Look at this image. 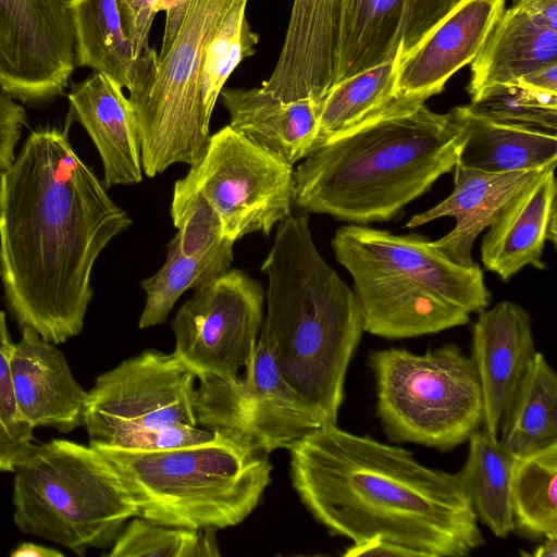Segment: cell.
I'll use <instances>...</instances> for the list:
<instances>
[{"instance_id":"1","label":"cell","mask_w":557,"mask_h":557,"mask_svg":"<svg viewBox=\"0 0 557 557\" xmlns=\"http://www.w3.org/2000/svg\"><path fill=\"white\" fill-rule=\"evenodd\" d=\"M131 225L73 148L69 127L32 131L0 172V280L20 327L53 345L77 336L96 260Z\"/></svg>"},{"instance_id":"2","label":"cell","mask_w":557,"mask_h":557,"mask_svg":"<svg viewBox=\"0 0 557 557\" xmlns=\"http://www.w3.org/2000/svg\"><path fill=\"white\" fill-rule=\"evenodd\" d=\"M288 450L295 492L333 536L391 543L411 557H465L485 544L459 471L330 422Z\"/></svg>"},{"instance_id":"3","label":"cell","mask_w":557,"mask_h":557,"mask_svg":"<svg viewBox=\"0 0 557 557\" xmlns=\"http://www.w3.org/2000/svg\"><path fill=\"white\" fill-rule=\"evenodd\" d=\"M425 97H399L306 156L293 172V205L348 224L394 219L454 170L466 133Z\"/></svg>"},{"instance_id":"4","label":"cell","mask_w":557,"mask_h":557,"mask_svg":"<svg viewBox=\"0 0 557 557\" xmlns=\"http://www.w3.org/2000/svg\"><path fill=\"white\" fill-rule=\"evenodd\" d=\"M260 269L268 287L259 336L288 386L337 423L346 373L364 332L355 292L320 255L306 213L276 225Z\"/></svg>"},{"instance_id":"5","label":"cell","mask_w":557,"mask_h":557,"mask_svg":"<svg viewBox=\"0 0 557 557\" xmlns=\"http://www.w3.org/2000/svg\"><path fill=\"white\" fill-rule=\"evenodd\" d=\"M335 260L350 274L363 330L412 338L466 325L492 295L482 269L460 265L417 234L346 224L335 232Z\"/></svg>"},{"instance_id":"6","label":"cell","mask_w":557,"mask_h":557,"mask_svg":"<svg viewBox=\"0 0 557 557\" xmlns=\"http://www.w3.org/2000/svg\"><path fill=\"white\" fill-rule=\"evenodd\" d=\"M111 465L136 516L177 528L219 530L243 522L271 482L269 454L230 430L211 441L166 450L89 444Z\"/></svg>"},{"instance_id":"7","label":"cell","mask_w":557,"mask_h":557,"mask_svg":"<svg viewBox=\"0 0 557 557\" xmlns=\"http://www.w3.org/2000/svg\"><path fill=\"white\" fill-rule=\"evenodd\" d=\"M14 523L84 556L111 547L136 508L111 465L90 445L32 444L14 467Z\"/></svg>"},{"instance_id":"8","label":"cell","mask_w":557,"mask_h":557,"mask_svg":"<svg viewBox=\"0 0 557 557\" xmlns=\"http://www.w3.org/2000/svg\"><path fill=\"white\" fill-rule=\"evenodd\" d=\"M376 416L388 440L441 451L468 442L482 426L483 399L471 356L456 344L414 354L372 350Z\"/></svg>"},{"instance_id":"9","label":"cell","mask_w":557,"mask_h":557,"mask_svg":"<svg viewBox=\"0 0 557 557\" xmlns=\"http://www.w3.org/2000/svg\"><path fill=\"white\" fill-rule=\"evenodd\" d=\"M235 0H191L183 24L148 90L129 102L148 177L175 163L197 165L210 138L200 97L206 48Z\"/></svg>"},{"instance_id":"10","label":"cell","mask_w":557,"mask_h":557,"mask_svg":"<svg viewBox=\"0 0 557 557\" xmlns=\"http://www.w3.org/2000/svg\"><path fill=\"white\" fill-rule=\"evenodd\" d=\"M195 372L178 357L146 349L99 375L87 392L84 426L89 444L111 446L144 429L197 426Z\"/></svg>"},{"instance_id":"11","label":"cell","mask_w":557,"mask_h":557,"mask_svg":"<svg viewBox=\"0 0 557 557\" xmlns=\"http://www.w3.org/2000/svg\"><path fill=\"white\" fill-rule=\"evenodd\" d=\"M293 165L225 125L210 135L201 161L186 174L219 214L232 242L269 235L292 214Z\"/></svg>"},{"instance_id":"12","label":"cell","mask_w":557,"mask_h":557,"mask_svg":"<svg viewBox=\"0 0 557 557\" xmlns=\"http://www.w3.org/2000/svg\"><path fill=\"white\" fill-rule=\"evenodd\" d=\"M195 389L197 425L235 431L268 454L289 449L327 421L283 380L268 343L258 337L243 374L202 376Z\"/></svg>"},{"instance_id":"13","label":"cell","mask_w":557,"mask_h":557,"mask_svg":"<svg viewBox=\"0 0 557 557\" xmlns=\"http://www.w3.org/2000/svg\"><path fill=\"white\" fill-rule=\"evenodd\" d=\"M264 289L228 269L194 289L172 321L174 355L197 379L239 375L252 358L263 321Z\"/></svg>"},{"instance_id":"14","label":"cell","mask_w":557,"mask_h":557,"mask_svg":"<svg viewBox=\"0 0 557 557\" xmlns=\"http://www.w3.org/2000/svg\"><path fill=\"white\" fill-rule=\"evenodd\" d=\"M71 0H0V90L30 107L63 95L74 72Z\"/></svg>"},{"instance_id":"15","label":"cell","mask_w":557,"mask_h":557,"mask_svg":"<svg viewBox=\"0 0 557 557\" xmlns=\"http://www.w3.org/2000/svg\"><path fill=\"white\" fill-rule=\"evenodd\" d=\"M458 1L341 0L334 85L382 63L398 65Z\"/></svg>"},{"instance_id":"16","label":"cell","mask_w":557,"mask_h":557,"mask_svg":"<svg viewBox=\"0 0 557 557\" xmlns=\"http://www.w3.org/2000/svg\"><path fill=\"white\" fill-rule=\"evenodd\" d=\"M506 0H459L399 61L396 97L430 98L479 53Z\"/></svg>"},{"instance_id":"17","label":"cell","mask_w":557,"mask_h":557,"mask_svg":"<svg viewBox=\"0 0 557 557\" xmlns=\"http://www.w3.org/2000/svg\"><path fill=\"white\" fill-rule=\"evenodd\" d=\"M341 0H294L277 62L261 89L321 104L335 83Z\"/></svg>"},{"instance_id":"18","label":"cell","mask_w":557,"mask_h":557,"mask_svg":"<svg viewBox=\"0 0 557 557\" xmlns=\"http://www.w3.org/2000/svg\"><path fill=\"white\" fill-rule=\"evenodd\" d=\"M478 314L471 358L483 399L482 429L498 437L505 409L537 350L531 318L520 305L502 300Z\"/></svg>"},{"instance_id":"19","label":"cell","mask_w":557,"mask_h":557,"mask_svg":"<svg viewBox=\"0 0 557 557\" xmlns=\"http://www.w3.org/2000/svg\"><path fill=\"white\" fill-rule=\"evenodd\" d=\"M556 164L543 169L515 172H486L456 164L451 194L430 208L413 215L405 227L413 228L434 220L455 219L454 228L432 245L451 261L470 267L473 244L500 211L525 187Z\"/></svg>"},{"instance_id":"20","label":"cell","mask_w":557,"mask_h":557,"mask_svg":"<svg viewBox=\"0 0 557 557\" xmlns=\"http://www.w3.org/2000/svg\"><path fill=\"white\" fill-rule=\"evenodd\" d=\"M10 372L18 411L30 426L69 433L84 424L87 392L74 379L63 352L34 330L22 329Z\"/></svg>"},{"instance_id":"21","label":"cell","mask_w":557,"mask_h":557,"mask_svg":"<svg viewBox=\"0 0 557 557\" xmlns=\"http://www.w3.org/2000/svg\"><path fill=\"white\" fill-rule=\"evenodd\" d=\"M123 88L94 72L71 88L64 126L81 124L96 146L103 184L134 185L143 181L140 141L134 112Z\"/></svg>"},{"instance_id":"22","label":"cell","mask_w":557,"mask_h":557,"mask_svg":"<svg viewBox=\"0 0 557 557\" xmlns=\"http://www.w3.org/2000/svg\"><path fill=\"white\" fill-rule=\"evenodd\" d=\"M555 169L521 190L488 226L481 245L482 263L503 281L529 265L544 269L545 243L556 245Z\"/></svg>"},{"instance_id":"23","label":"cell","mask_w":557,"mask_h":557,"mask_svg":"<svg viewBox=\"0 0 557 557\" xmlns=\"http://www.w3.org/2000/svg\"><path fill=\"white\" fill-rule=\"evenodd\" d=\"M75 66L89 67L128 90V101L150 87L158 67L154 49L136 59L115 0H71Z\"/></svg>"},{"instance_id":"24","label":"cell","mask_w":557,"mask_h":557,"mask_svg":"<svg viewBox=\"0 0 557 557\" xmlns=\"http://www.w3.org/2000/svg\"><path fill=\"white\" fill-rule=\"evenodd\" d=\"M219 97L228 112L227 125L255 145L292 165L311 152L321 104L285 102L261 87H223Z\"/></svg>"},{"instance_id":"25","label":"cell","mask_w":557,"mask_h":557,"mask_svg":"<svg viewBox=\"0 0 557 557\" xmlns=\"http://www.w3.org/2000/svg\"><path fill=\"white\" fill-rule=\"evenodd\" d=\"M553 63H557V30L510 7L471 62L468 94L472 100L491 86L515 83Z\"/></svg>"},{"instance_id":"26","label":"cell","mask_w":557,"mask_h":557,"mask_svg":"<svg viewBox=\"0 0 557 557\" xmlns=\"http://www.w3.org/2000/svg\"><path fill=\"white\" fill-rule=\"evenodd\" d=\"M466 133L457 163L486 172H515L557 164V133L496 122L468 104L449 111Z\"/></svg>"},{"instance_id":"27","label":"cell","mask_w":557,"mask_h":557,"mask_svg":"<svg viewBox=\"0 0 557 557\" xmlns=\"http://www.w3.org/2000/svg\"><path fill=\"white\" fill-rule=\"evenodd\" d=\"M469 450L459 471L478 521L500 539L516 531L511 507V478L516 460L483 429L468 440Z\"/></svg>"},{"instance_id":"28","label":"cell","mask_w":557,"mask_h":557,"mask_svg":"<svg viewBox=\"0 0 557 557\" xmlns=\"http://www.w3.org/2000/svg\"><path fill=\"white\" fill-rule=\"evenodd\" d=\"M498 441L516 457L557 442V376L540 351L505 409Z\"/></svg>"},{"instance_id":"29","label":"cell","mask_w":557,"mask_h":557,"mask_svg":"<svg viewBox=\"0 0 557 557\" xmlns=\"http://www.w3.org/2000/svg\"><path fill=\"white\" fill-rule=\"evenodd\" d=\"M396 62H386L335 84L322 100L312 150L377 114L397 98Z\"/></svg>"},{"instance_id":"30","label":"cell","mask_w":557,"mask_h":557,"mask_svg":"<svg viewBox=\"0 0 557 557\" xmlns=\"http://www.w3.org/2000/svg\"><path fill=\"white\" fill-rule=\"evenodd\" d=\"M557 442L516 457L511 507L516 530L532 539L557 537Z\"/></svg>"},{"instance_id":"31","label":"cell","mask_w":557,"mask_h":557,"mask_svg":"<svg viewBox=\"0 0 557 557\" xmlns=\"http://www.w3.org/2000/svg\"><path fill=\"white\" fill-rule=\"evenodd\" d=\"M223 259H197L185 256L176 235L166 245V259L159 271L144 280L146 302L138 326L147 329L166 321L175 302L187 289H196L231 269Z\"/></svg>"},{"instance_id":"32","label":"cell","mask_w":557,"mask_h":557,"mask_svg":"<svg viewBox=\"0 0 557 557\" xmlns=\"http://www.w3.org/2000/svg\"><path fill=\"white\" fill-rule=\"evenodd\" d=\"M248 0H235L208 44L200 71V97L205 121L210 124L215 102L237 65L256 53L259 35L246 18Z\"/></svg>"},{"instance_id":"33","label":"cell","mask_w":557,"mask_h":557,"mask_svg":"<svg viewBox=\"0 0 557 557\" xmlns=\"http://www.w3.org/2000/svg\"><path fill=\"white\" fill-rule=\"evenodd\" d=\"M170 212L185 256L233 262L234 242L225 237L219 214L187 175L174 183Z\"/></svg>"},{"instance_id":"34","label":"cell","mask_w":557,"mask_h":557,"mask_svg":"<svg viewBox=\"0 0 557 557\" xmlns=\"http://www.w3.org/2000/svg\"><path fill=\"white\" fill-rule=\"evenodd\" d=\"M110 557H218L215 530L159 524L135 516L124 525Z\"/></svg>"},{"instance_id":"35","label":"cell","mask_w":557,"mask_h":557,"mask_svg":"<svg viewBox=\"0 0 557 557\" xmlns=\"http://www.w3.org/2000/svg\"><path fill=\"white\" fill-rule=\"evenodd\" d=\"M468 107L496 122L557 133V94L498 84L482 90Z\"/></svg>"},{"instance_id":"36","label":"cell","mask_w":557,"mask_h":557,"mask_svg":"<svg viewBox=\"0 0 557 557\" xmlns=\"http://www.w3.org/2000/svg\"><path fill=\"white\" fill-rule=\"evenodd\" d=\"M14 343L0 310V471L14 470L33 444V430L21 416L12 385L10 357Z\"/></svg>"},{"instance_id":"37","label":"cell","mask_w":557,"mask_h":557,"mask_svg":"<svg viewBox=\"0 0 557 557\" xmlns=\"http://www.w3.org/2000/svg\"><path fill=\"white\" fill-rule=\"evenodd\" d=\"M213 437L214 431L187 424H174L128 433L117 438L109 447L132 450H166L200 444L211 441Z\"/></svg>"},{"instance_id":"38","label":"cell","mask_w":557,"mask_h":557,"mask_svg":"<svg viewBox=\"0 0 557 557\" xmlns=\"http://www.w3.org/2000/svg\"><path fill=\"white\" fill-rule=\"evenodd\" d=\"M124 32L136 59L152 51L149 33L159 0H115Z\"/></svg>"},{"instance_id":"39","label":"cell","mask_w":557,"mask_h":557,"mask_svg":"<svg viewBox=\"0 0 557 557\" xmlns=\"http://www.w3.org/2000/svg\"><path fill=\"white\" fill-rule=\"evenodd\" d=\"M26 122L24 107L0 90V172L14 161Z\"/></svg>"},{"instance_id":"40","label":"cell","mask_w":557,"mask_h":557,"mask_svg":"<svg viewBox=\"0 0 557 557\" xmlns=\"http://www.w3.org/2000/svg\"><path fill=\"white\" fill-rule=\"evenodd\" d=\"M191 0H159L157 12L165 13V27L161 44V50L158 53V61H161L171 46L183 24Z\"/></svg>"},{"instance_id":"41","label":"cell","mask_w":557,"mask_h":557,"mask_svg":"<svg viewBox=\"0 0 557 557\" xmlns=\"http://www.w3.org/2000/svg\"><path fill=\"white\" fill-rule=\"evenodd\" d=\"M511 7L540 24L557 30V0H512Z\"/></svg>"},{"instance_id":"42","label":"cell","mask_w":557,"mask_h":557,"mask_svg":"<svg viewBox=\"0 0 557 557\" xmlns=\"http://www.w3.org/2000/svg\"><path fill=\"white\" fill-rule=\"evenodd\" d=\"M515 83L537 91L557 94V63L535 70Z\"/></svg>"},{"instance_id":"43","label":"cell","mask_w":557,"mask_h":557,"mask_svg":"<svg viewBox=\"0 0 557 557\" xmlns=\"http://www.w3.org/2000/svg\"><path fill=\"white\" fill-rule=\"evenodd\" d=\"M64 554L58 549L35 543H22L12 553V557H62Z\"/></svg>"},{"instance_id":"44","label":"cell","mask_w":557,"mask_h":557,"mask_svg":"<svg viewBox=\"0 0 557 557\" xmlns=\"http://www.w3.org/2000/svg\"><path fill=\"white\" fill-rule=\"evenodd\" d=\"M528 555L535 557H556L557 537H545L543 542L535 548V550Z\"/></svg>"}]
</instances>
